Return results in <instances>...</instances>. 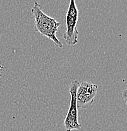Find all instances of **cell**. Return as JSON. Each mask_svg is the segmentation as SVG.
I'll return each mask as SVG.
<instances>
[{"label": "cell", "instance_id": "5b68a950", "mask_svg": "<svg viewBox=\"0 0 127 131\" xmlns=\"http://www.w3.org/2000/svg\"><path fill=\"white\" fill-rule=\"evenodd\" d=\"M122 98H123V100H125V103L127 105V87L126 88L123 90L122 92Z\"/></svg>", "mask_w": 127, "mask_h": 131}, {"label": "cell", "instance_id": "6da1fadb", "mask_svg": "<svg viewBox=\"0 0 127 131\" xmlns=\"http://www.w3.org/2000/svg\"><path fill=\"white\" fill-rule=\"evenodd\" d=\"M31 12L34 16L37 32L53 40L57 47L62 48L63 43L56 37V32L61 24L53 18L45 14L42 11V6L38 2L34 3Z\"/></svg>", "mask_w": 127, "mask_h": 131}, {"label": "cell", "instance_id": "8992f818", "mask_svg": "<svg viewBox=\"0 0 127 131\" xmlns=\"http://www.w3.org/2000/svg\"><path fill=\"white\" fill-rule=\"evenodd\" d=\"M1 68H2V67H1V66H0V69H1Z\"/></svg>", "mask_w": 127, "mask_h": 131}, {"label": "cell", "instance_id": "277c9868", "mask_svg": "<svg viewBox=\"0 0 127 131\" xmlns=\"http://www.w3.org/2000/svg\"><path fill=\"white\" fill-rule=\"evenodd\" d=\"M97 90L98 86L97 84L91 82H81L76 91V104L78 108L85 109L92 105Z\"/></svg>", "mask_w": 127, "mask_h": 131}, {"label": "cell", "instance_id": "7a4b0ae2", "mask_svg": "<svg viewBox=\"0 0 127 131\" xmlns=\"http://www.w3.org/2000/svg\"><path fill=\"white\" fill-rule=\"evenodd\" d=\"M79 16V11L75 0H71L66 16V30L63 34V39L68 46H74L78 43L79 31L76 28Z\"/></svg>", "mask_w": 127, "mask_h": 131}, {"label": "cell", "instance_id": "3957f363", "mask_svg": "<svg viewBox=\"0 0 127 131\" xmlns=\"http://www.w3.org/2000/svg\"><path fill=\"white\" fill-rule=\"evenodd\" d=\"M80 83L76 80L72 81L70 85V94L71 100L68 113L64 121V127L66 131L79 130L82 125L78 121V108L76 104V91Z\"/></svg>", "mask_w": 127, "mask_h": 131}]
</instances>
